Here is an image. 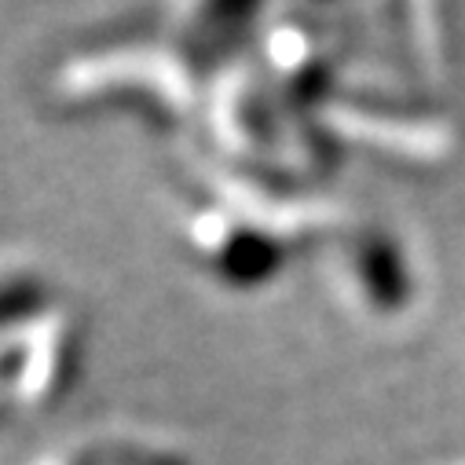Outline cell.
<instances>
[{"label": "cell", "mask_w": 465, "mask_h": 465, "mask_svg": "<svg viewBox=\"0 0 465 465\" xmlns=\"http://www.w3.org/2000/svg\"><path fill=\"white\" fill-rule=\"evenodd\" d=\"M45 304H48V290L41 279L34 275L0 279V330L15 326L23 319H34L37 312H45Z\"/></svg>", "instance_id": "cell-3"}, {"label": "cell", "mask_w": 465, "mask_h": 465, "mask_svg": "<svg viewBox=\"0 0 465 465\" xmlns=\"http://www.w3.org/2000/svg\"><path fill=\"white\" fill-rule=\"evenodd\" d=\"M187 242L198 250V257L231 286H250L275 268L272 242H264L261 231L246 227L227 213L223 198L202 194L191 202L187 213Z\"/></svg>", "instance_id": "cell-2"}, {"label": "cell", "mask_w": 465, "mask_h": 465, "mask_svg": "<svg viewBox=\"0 0 465 465\" xmlns=\"http://www.w3.org/2000/svg\"><path fill=\"white\" fill-rule=\"evenodd\" d=\"M194 63L180 37H122L70 59L55 88L77 103L151 106L154 118L176 122L194 106Z\"/></svg>", "instance_id": "cell-1"}]
</instances>
